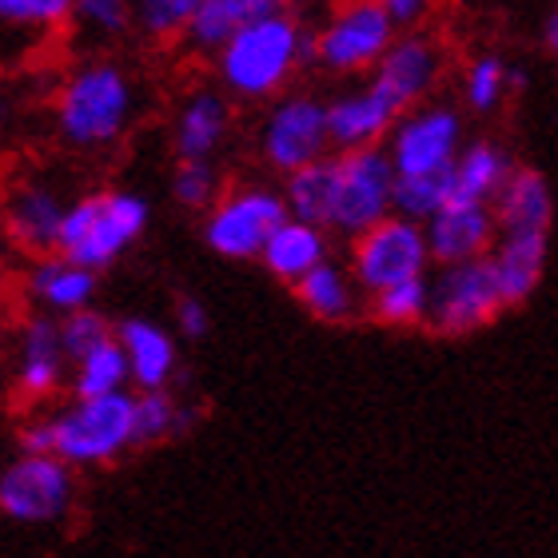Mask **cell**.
<instances>
[{
    "mask_svg": "<svg viewBox=\"0 0 558 558\" xmlns=\"http://www.w3.org/2000/svg\"><path fill=\"white\" fill-rule=\"evenodd\" d=\"M140 84L117 60H88L72 69L52 100V129L72 151H105L136 124Z\"/></svg>",
    "mask_w": 558,
    "mask_h": 558,
    "instance_id": "6da1fadb",
    "label": "cell"
},
{
    "mask_svg": "<svg viewBox=\"0 0 558 558\" xmlns=\"http://www.w3.org/2000/svg\"><path fill=\"white\" fill-rule=\"evenodd\" d=\"M211 60H216V76L228 96L276 100L295 81V72L307 60H315V33H307L300 16L283 9L240 28Z\"/></svg>",
    "mask_w": 558,
    "mask_h": 558,
    "instance_id": "7a4b0ae2",
    "label": "cell"
},
{
    "mask_svg": "<svg viewBox=\"0 0 558 558\" xmlns=\"http://www.w3.org/2000/svg\"><path fill=\"white\" fill-rule=\"evenodd\" d=\"M48 423V451L64 463L108 466L120 454L140 447L136 439V396H72L45 415Z\"/></svg>",
    "mask_w": 558,
    "mask_h": 558,
    "instance_id": "3957f363",
    "label": "cell"
},
{
    "mask_svg": "<svg viewBox=\"0 0 558 558\" xmlns=\"http://www.w3.org/2000/svg\"><path fill=\"white\" fill-rule=\"evenodd\" d=\"M148 199L136 196V192H124V187L76 196L69 216H64V228H60L57 252L105 271L148 232Z\"/></svg>",
    "mask_w": 558,
    "mask_h": 558,
    "instance_id": "277c9868",
    "label": "cell"
},
{
    "mask_svg": "<svg viewBox=\"0 0 558 558\" xmlns=\"http://www.w3.org/2000/svg\"><path fill=\"white\" fill-rule=\"evenodd\" d=\"M76 507V466L52 451H21L0 466V514L12 526H60Z\"/></svg>",
    "mask_w": 558,
    "mask_h": 558,
    "instance_id": "5b68a950",
    "label": "cell"
},
{
    "mask_svg": "<svg viewBox=\"0 0 558 558\" xmlns=\"http://www.w3.org/2000/svg\"><path fill=\"white\" fill-rule=\"evenodd\" d=\"M502 312H511V307H507V295L499 288V276L490 268V256L463 259V264H442L430 276L427 327L435 336H447V339L478 336Z\"/></svg>",
    "mask_w": 558,
    "mask_h": 558,
    "instance_id": "8992f818",
    "label": "cell"
},
{
    "mask_svg": "<svg viewBox=\"0 0 558 558\" xmlns=\"http://www.w3.org/2000/svg\"><path fill=\"white\" fill-rule=\"evenodd\" d=\"M399 33L403 28L384 9V0H339V9L315 28V64L327 76L375 72Z\"/></svg>",
    "mask_w": 558,
    "mask_h": 558,
    "instance_id": "52a82bcc",
    "label": "cell"
},
{
    "mask_svg": "<svg viewBox=\"0 0 558 558\" xmlns=\"http://www.w3.org/2000/svg\"><path fill=\"white\" fill-rule=\"evenodd\" d=\"M288 199L276 187L240 184L220 192L204 211V244L223 259H259L268 235L288 220Z\"/></svg>",
    "mask_w": 558,
    "mask_h": 558,
    "instance_id": "ba28073f",
    "label": "cell"
},
{
    "mask_svg": "<svg viewBox=\"0 0 558 558\" xmlns=\"http://www.w3.org/2000/svg\"><path fill=\"white\" fill-rule=\"evenodd\" d=\"M339 180H336V208H331V232L355 240L360 232L375 228L396 211L399 172L391 163V151L384 144L355 151H336Z\"/></svg>",
    "mask_w": 558,
    "mask_h": 558,
    "instance_id": "9c48e42d",
    "label": "cell"
},
{
    "mask_svg": "<svg viewBox=\"0 0 558 558\" xmlns=\"http://www.w3.org/2000/svg\"><path fill=\"white\" fill-rule=\"evenodd\" d=\"M430 264L435 259H430L427 244V223L411 220L403 211H391L387 220H379L375 228H367V232L351 240L348 268L355 271V279H360V288L367 295L387 288V283H399V279L427 276Z\"/></svg>",
    "mask_w": 558,
    "mask_h": 558,
    "instance_id": "30bf717a",
    "label": "cell"
},
{
    "mask_svg": "<svg viewBox=\"0 0 558 558\" xmlns=\"http://www.w3.org/2000/svg\"><path fill=\"white\" fill-rule=\"evenodd\" d=\"M331 148L327 132V100L312 93H279L259 124V156L271 172L288 175L295 168L324 160Z\"/></svg>",
    "mask_w": 558,
    "mask_h": 558,
    "instance_id": "8fae6325",
    "label": "cell"
},
{
    "mask_svg": "<svg viewBox=\"0 0 558 558\" xmlns=\"http://www.w3.org/2000/svg\"><path fill=\"white\" fill-rule=\"evenodd\" d=\"M69 187L52 172H24L0 196L4 204V240L24 256H45L60 247V228L72 208Z\"/></svg>",
    "mask_w": 558,
    "mask_h": 558,
    "instance_id": "7c38bea8",
    "label": "cell"
},
{
    "mask_svg": "<svg viewBox=\"0 0 558 558\" xmlns=\"http://www.w3.org/2000/svg\"><path fill=\"white\" fill-rule=\"evenodd\" d=\"M384 148L391 151V163H396L399 175L442 172L463 151V112L451 105L423 100L396 120Z\"/></svg>",
    "mask_w": 558,
    "mask_h": 558,
    "instance_id": "4fadbf2b",
    "label": "cell"
},
{
    "mask_svg": "<svg viewBox=\"0 0 558 558\" xmlns=\"http://www.w3.org/2000/svg\"><path fill=\"white\" fill-rule=\"evenodd\" d=\"M9 372L12 391L24 403H48L69 387L72 360L60 343V319L57 315L33 312L16 324L9 348Z\"/></svg>",
    "mask_w": 558,
    "mask_h": 558,
    "instance_id": "5bb4252c",
    "label": "cell"
},
{
    "mask_svg": "<svg viewBox=\"0 0 558 558\" xmlns=\"http://www.w3.org/2000/svg\"><path fill=\"white\" fill-rule=\"evenodd\" d=\"M442 72H447V57H442L439 40L430 33H418V28H403L384 52V60L375 64L372 81L408 112V108L430 100Z\"/></svg>",
    "mask_w": 558,
    "mask_h": 558,
    "instance_id": "9a60e30c",
    "label": "cell"
},
{
    "mask_svg": "<svg viewBox=\"0 0 558 558\" xmlns=\"http://www.w3.org/2000/svg\"><path fill=\"white\" fill-rule=\"evenodd\" d=\"M403 117V108L367 76V84L348 88L327 100V132H331V148L336 151H355V148H375L387 144L396 120Z\"/></svg>",
    "mask_w": 558,
    "mask_h": 558,
    "instance_id": "2e32d148",
    "label": "cell"
},
{
    "mask_svg": "<svg viewBox=\"0 0 558 558\" xmlns=\"http://www.w3.org/2000/svg\"><path fill=\"white\" fill-rule=\"evenodd\" d=\"M495 240H499V216H495V204L451 199L447 208H439L427 220V244H430L435 268L490 256Z\"/></svg>",
    "mask_w": 558,
    "mask_h": 558,
    "instance_id": "e0dca14e",
    "label": "cell"
},
{
    "mask_svg": "<svg viewBox=\"0 0 558 558\" xmlns=\"http://www.w3.org/2000/svg\"><path fill=\"white\" fill-rule=\"evenodd\" d=\"M100 271L81 264V259L64 256V252H45L33 256L24 271V300L33 312L45 315H72L81 307H93L96 291H100Z\"/></svg>",
    "mask_w": 558,
    "mask_h": 558,
    "instance_id": "ac0fdd59",
    "label": "cell"
},
{
    "mask_svg": "<svg viewBox=\"0 0 558 558\" xmlns=\"http://www.w3.org/2000/svg\"><path fill=\"white\" fill-rule=\"evenodd\" d=\"M232 132V105L220 88H192L180 100L172 120L175 160H211L228 144Z\"/></svg>",
    "mask_w": 558,
    "mask_h": 558,
    "instance_id": "d6986e66",
    "label": "cell"
},
{
    "mask_svg": "<svg viewBox=\"0 0 558 558\" xmlns=\"http://www.w3.org/2000/svg\"><path fill=\"white\" fill-rule=\"evenodd\" d=\"M117 339L132 367V387L136 391H156V387H172L180 375V348L168 327L151 324V319H120Z\"/></svg>",
    "mask_w": 558,
    "mask_h": 558,
    "instance_id": "ffe728a7",
    "label": "cell"
},
{
    "mask_svg": "<svg viewBox=\"0 0 558 558\" xmlns=\"http://www.w3.org/2000/svg\"><path fill=\"white\" fill-rule=\"evenodd\" d=\"M550 232H499L490 247V268L499 276V288L507 295V307H523L543 283L547 271Z\"/></svg>",
    "mask_w": 558,
    "mask_h": 558,
    "instance_id": "44dd1931",
    "label": "cell"
},
{
    "mask_svg": "<svg viewBox=\"0 0 558 558\" xmlns=\"http://www.w3.org/2000/svg\"><path fill=\"white\" fill-rule=\"evenodd\" d=\"M331 228L312 220H300V216H288L276 232L268 235V244L259 252V264L268 268V276H276L279 283H295L303 279L315 264L331 259V240H327Z\"/></svg>",
    "mask_w": 558,
    "mask_h": 558,
    "instance_id": "7402d4cb",
    "label": "cell"
},
{
    "mask_svg": "<svg viewBox=\"0 0 558 558\" xmlns=\"http://www.w3.org/2000/svg\"><path fill=\"white\" fill-rule=\"evenodd\" d=\"M291 291H295L303 312L315 315L319 324H348V319H355L363 295H367L360 288V279H355V271L336 264V259L315 264L307 276L291 283Z\"/></svg>",
    "mask_w": 558,
    "mask_h": 558,
    "instance_id": "603a6c76",
    "label": "cell"
},
{
    "mask_svg": "<svg viewBox=\"0 0 558 558\" xmlns=\"http://www.w3.org/2000/svg\"><path fill=\"white\" fill-rule=\"evenodd\" d=\"M283 9H291V0H199L196 16H192V24H187L184 33V45L192 52L216 57L240 28Z\"/></svg>",
    "mask_w": 558,
    "mask_h": 558,
    "instance_id": "cb8c5ba5",
    "label": "cell"
},
{
    "mask_svg": "<svg viewBox=\"0 0 558 558\" xmlns=\"http://www.w3.org/2000/svg\"><path fill=\"white\" fill-rule=\"evenodd\" d=\"M499 232H550L555 223V196L547 175L535 168H514L511 180L495 196Z\"/></svg>",
    "mask_w": 558,
    "mask_h": 558,
    "instance_id": "d4e9b609",
    "label": "cell"
},
{
    "mask_svg": "<svg viewBox=\"0 0 558 558\" xmlns=\"http://www.w3.org/2000/svg\"><path fill=\"white\" fill-rule=\"evenodd\" d=\"M511 172L514 163L502 144H495V140H471V144H463L459 160L451 163V199L495 204V196L511 180Z\"/></svg>",
    "mask_w": 558,
    "mask_h": 558,
    "instance_id": "484cf974",
    "label": "cell"
},
{
    "mask_svg": "<svg viewBox=\"0 0 558 558\" xmlns=\"http://www.w3.org/2000/svg\"><path fill=\"white\" fill-rule=\"evenodd\" d=\"M336 180H339V163L336 151L324 156V160L307 163V168H295V172L283 175V199H288V211L300 216V220L312 223H331V208H336Z\"/></svg>",
    "mask_w": 558,
    "mask_h": 558,
    "instance_id": "4316f807",
    "label": "cell"
},
{
    "mask_svg": "<svg viewBox=\"0 0 558 558\" xmlns=\"http://www.w3.org/2000/svg\"><path fill=\"white\" fill-rule=\"evenodd\" d=\"M69 28L88 48H108L136 28V0H72Z\"/></svg>",
    "mask_w": 558,
    "mask_h": 558,
    "instance_id": "83f0119b",
    "label": "cell"
},
{
    "mask_svg": "<svg viewBox=\"0 0 558 558\" xmlns=\"http://www.w3.org/2000/svg\"><path fill=\"white\" fill-rule=\"evenodd\" d=\"M124 387H132V367L124 348H120V339H108L96 351L72 360V372H69L72 396H117Z\"/></svg>",
    "mask_w": 558,
    "mask_h": 558,
    "instance_id": "f1b7e54d",
    "label": "cell"
},
{
    "mask_svg": "<svg viewBox=\"0 0 558 558\" xmlns=\"http://www.w3.org/2000/svg\"><path fill=\"white\" fill-rule=\"evenodd\" d=\"M427 307H430V279L427 276L399 279V283H387V288L367 295V312H372L375 324H384V327L427 324Z\"/></svg>",
    "mask_w": 558,
    "mask_h": 558,
    "instance_id": "f546056e",
    "label": "cell"
},
{
    "mask_svg": "<svg viewBox=\"0 0 558 558\" xmlns=\"http://www.w3.org/2000/svg\"><path fill=\"white\" fill-rule=\"evenodd\" d=\"M72 0H0V33L21 36L28 45L69 28Z\"/></svg>",
    "mask_w": 558,
    "mask_h": 558,
    "instance_id": "4dcf8cb0",
    "label": "cell"
},
{
    "mask_svg": "<svg viewBox=\"0 0 558 558\" xmlns=\"http://www.w3.org/2000/svg\"><path fill=\"white\" fill-rule=\"evenodd\" d=\"M514 84V69L499 52H478L463 72V100L471 112L478 117H490V112H499L507 93H511Z\"/></svg>",
    "mask_w": 558,
    "mask_h": 558,
    "instance_id": "1f68e13d",
    "label": "cell"
},
{
    "mask_svg": "<svg viewBox=\"0 0 558 558\" xmlns=\"http://www.w3.org/2000/svg\"><path fill=\"white\" fill-rule=\"evenodd\" d=\"M184 427H192V411H187L184 403L168 391V387L136 391V439H140V447L172 439V435H180Z\"/></svg>",
    "mask_w": 558,
    "mask_h": 558,
    "instance_id": "d6a6232c",
    "label": "cell"
},
{
    "mask_svg": "<svg viewBox=\"0 0 558 558\" xmlns=\"http://www.w3.org/2000/svg\"><path fill=\"white\" fill-rule=\"evenodd\" d=\"M451 204V168L427 175H399L396 184V211L411 216V220L427 223L439 208Z\"/></svg>",
    "mask_w": 558,
    "mask_h": 558,
    "instance_id": "836d02e7",
    "label": "cell"
},
{
    "mask_svg": "<svg viewBox=\"0 0 558 558\" xmlns=\"http://www.w3.org/2000/svg\"><path fill=\"white\" fill-rule=\"evenodd\" d=\"M199 0H136V28L156 45L184 40Z\"/></svg>",
    "mask_w": 558,
    "mask_h": 558,
    "instance_id": "e575fe53",
    "label": "cell"
},
{
    "mask_svg": "<svg viewBox=\"0 0 558 558\" xmlns=\"http://www.w3.org/2000/svg\"><path fill=\"white\" fill-rule=\"evenodd\" d=\"M220 172L211 160H175L172 199L187 211H208L220 199Z\"/></svg>",
    "mask_w": 558,
    "mask_h": 558,
    "instance_id": "d590c367",
    "label": "cell"
},
{
    "mask_svg": "<svg viewBox=\"0 0 558 558\" xmlns=\"http://www.w3.org/2000/svg\"><path fill=\"white\" fill-rule=\"evenodd\" d=\"M108 339H117V324H108L96 307H81V312L72 315H60V343L69 351V360H81V355L96 351Z\"/></svg>",
    "mask_w": 558,
    "mask_h": 558,
    "instance_id": "8d00e7d4",
    "label": "cell"
},
{
    "mask_svg": "<svg viewBox=\"0 0 558 558\" xmlns=\"http://www.w3.org/2000/svg\"><path fill=\"white\" fill-rule=\"evenodd\" d=\"M175 327H180V336H187V339H204L211 327L208 307H204L196 295H184V300L175 303Z\"/></svg>",
    "mask_w": 558,
    "mask_h": 558,
    "instance_id": "74e56055",
    "label": "cell"
},
{
    "mask_svg": "<svg viewBox=\"0 0 558 558\" xmlns=\"http://www.w3.org/2000/svg\"><path fill=\"white\" fill-rule=\"evenodd\" d=\"M384 9L396 16L399 28H415L435 12V0H384Z\"/></svg>",
    "mask_w": 558,
    "mask_h": 558,
    "instance_id": "f35d334b",
    "label": "cell"
},
{
    "mask_svg": "<svg viewBox=\"0 0 558 558\" xmlns=\"http://www.w3.org/2000/svg\"><path fill=\"white\" fill-rule=\"evenodd\" d=\"M543 40H547V48H550V57H555V64H558V9L547 16V24H543Z\"/></svg>",
    "mask_w": 558,
    "mask_h": 558,
    "instance_id": "ab89813d",
    "label": "cell"
},
{
    "mask_svg": "<svg viewBox=\"0 0 558 558\" xmlns=\"http://www.w3.org/2000/svg\"><path fill=\"white\" fill-rule=\"evenodd\" d=\"M9 117H12V100L0 93V124H9Z\"/></svg>",
    "mask_w": 558,
    "mask_h": 558,
    "instance_id": "60d3db41",
    "label": "cell"
},
{
    "mask_svg": "<svg viewBox=\"0 0 558 558\" xmlns=\"http://www.w3.org/2000/svg\"><path fill=\"white\" fill-rule=\"evenodd\" d=\"M9 360V339H4V331H0V363Z\"/></svg>",
    "mask_w": 558,
    "mask_h": 558,
    "instance_id": "b9f144b4",
    "label": "cell"
},
{
    "mask_svg": "<svg viewBox=\"0 0 558 558\" xmlns=\"http://www.w3.org/2000/svg\"><path fill=\"white\" fill-rule=\"evenodd\" d=\"M0 235H4V204H0Z\"/></svg>",
    "mask_w": 558,
    "mask_h": 558,
    "instance_id": "7bdbcfd3",
    "label": "cell"
},
{
    "mask_svg": "<svg viewBox=\"0 0 558 558\" xmlns=\"http://www.w3.org/2000/svg\"><path fill=\"white\" fill-rule=\"evenodd\" d=\"M0 295H4V268H0Z\"/></svg>",
    "mask_w": 558,
    "mask_h": 558,
    "instance_id": "ee69618b",
    "label": "cell"
},
{
    "mask_svg": "<svg viewBox=\"0 0 558 558\" xmlns=\"http://www.w3.org/2000/svg\"><path fill=\"white\" fill-rule=\"evenodd\" d=\"M555 4H558V0H555Z\"/></svg>",
    "mask_w": 558,
    "mask_h": 558,
    "instance_id": "f6af8a7d",
    "label": "cell"
}]
</instances>
